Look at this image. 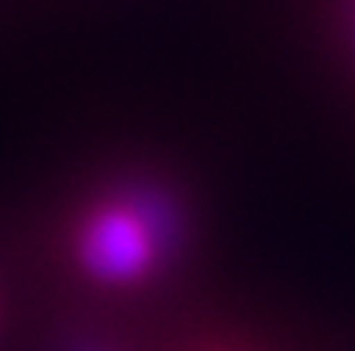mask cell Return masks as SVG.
Instances as JSON below:
<instances>
[{
  "instance_id": "1",
  "label": "cell",
  "mask_w": 355,
  "mask_h": 351,
  "mask_svg": "<svg viewBox=\"0 0 355 351\" xmlns=\"http://www.w3.org/2000/svg\"><path fill=\"white\" fill-rule=\"evenodd\" d=\"M187 231L183 197L145 183L90 214L80 234V258L104 286H138L180 255Z\"/></svg>"
},
{
  "instance_id": "2",
  "label": "cell",
  "mask_w": 355,
  "mask_h": 351,
  "mask_svg": "<svg viewBox=\"0 0 355 351\" xmlns=\"http://www.w3.org/2000/svg\"><path fill=\"white\" fill-rule=\"evenodd\" d=\"M307 17L321 66L355 100V0H307Z\"/></svg>"
},
{
  "instance_id": "3",
  "label": "cell",
  "mask_w": 355,
  "mask_h": 351,
  "mask_svg": "<svg viewBox=\"0 0 355 351\" xmlns=\"http://www.w3.org/2000/svg\"><path fill=\"white\" fill-rule=\"evenodd\" d=\"M197 351H300V348H290V345H272V341H245V338H225V341L200 345ZM311 351H318V348H311Z\"/></svg>"
}]
</instances>
